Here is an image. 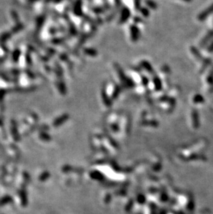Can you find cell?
Returning <instances> with one entry per match:
<instances>
[{
  "label": "cell",
  "mask_w": 213,
  "mask_h": 214,
  "mask_svg": "<svg viewBox=\"0 0 213 214\" xmlns=\"http://www.w3.org/2000/svg\"><path fill=\"white\" fill-rule=\"evenodd\" d=\"M194 101L195 103H201V102H204V98L201 95H196L194 97Z\"/></svg>",
  "instance_id": "cell-12"
},
{
  "label": "cell",
  "mask_w": 213,
  "mask_h": 214,
  "mask_svg": "<svg viewBox=\"0 0 213 214\" xmlns=\"http://www.w3.org/2000/svg\"><path fill=\"white\" fill-rule=\"evenodd\" d=\"M141 65L143 68H145L148 72H150V73L153 72V69H152V66L150 65V64L148 62H147V61H142L141 62Z\"/></svg>",
  "instance_id": "cell-7"
},
{
  "label": "cell",
  "mask_w": 213,
  "mask_h": 214,
  "mask_svg": "<svg viewBox=\"0 0 213 214\" xmlns=\"http://www.w3.org/2000/svg\"><path fill=\"white\" fill-rule=\"evenodd\" d=\"M140 12H141V14L143 15L144 17H146V18H147L150 15V11L148 10L147 8H140Z\"/></svg>",
  "instance_id": "cell-11"
},
{
  "label": "cell",
  "mask_w": 213,
  "mask_h": 214,
  "mask_svg": "<svg viewBox=\"0 0 213 214\" xmlns=\"http://www.w3.org/2000/svg\"><path fill=\"white\" fill-rule=\"evenodd\" d=\"M154 86H155L156 90H157V91L161 90L162 83H161V81H160V79L158 78V76H155V78H154Z\"/></svg>",
  "instance_id": "cell-5"
},
{
  "label": "cell",
  "mask_w": 213,
  "mask_h": 214,
  "mask_svg": "<svg viewBox=\"0 0 213 214\" xmlns=\"http://www.w3.org/2000/svg\"><path fill=\"white\" fill-rule=\"evenodd\" d=\"M135 1V6L136 8H139L140 6V1L141 0H134Z\"/></svg>",
  "instance_id": "cell-15"
},
{
  "label": "cell",
  "mask_w": 213,
  "mask_h": 214,
  "mask_svg": "<svg viewBox=\"0 0 213 214\" xmlns=\"http://www.w3.org/2000/svg\"><path fill=\"white\" fill-rule=\"evenodd\" d=\"M212 37H213V31H210V32L208 33V34L204 37L203 40L201 41V47H204V46L206 45V43L210 40V39H211Z\"/></svg>",
  "instance_id": "cell-6"
},
{
  "label": "cell",
  "mask_w": 213,
  "mask_h": 214,
  "mask_svg": "<svg viewBox=\"0 0 213 214\" xmlns=\"http://www.w3.org/2000/svg\"><path fill=\"white\" fill-rule=\"evenodd\" d=\"M183 1H191V0H183Z\"/></svg>",
  "instance_id": "cell-17"
},
{
  "label": "cell",
  "mask_w": 213,
  "mask_h": 214,
  "mask_svg": "<svg viewBox=\"0 0 213 214\" xmlns=\"http://www.w3.org/2000/svg\"><path fill=\"white\" fill-rule=\"evenodd\" d=\"M212 12H213V4H212L210 7H208L207 9H206L204 11L201 12V13L199 14V17H198V18H199V20L201 21L204 20L205 19H206L208 16H209V15L212 13Z\"/></svg>",
  "instance_id": "cell-3"
},
{
  "label": "cell",
  "mask_w": 213,
  "mask_h": 214,
  "mask_svg": "<svg viewBox=\"0 0 213 214\" xmlns=\"http://www.w3.org/2000/svg\"><path fill=\"white\" fill-rule=\"evenodd\" d=\"M130 10L127 7H124L123 8L122 12H121V16L120 19L119 20V23L120 24H123V23H125L128 20V19L130 18Z\"/></svg>",
  "instance_id": "cell-2"
},
{
  "label": "cell",
  "mask_w": 213,
  "mask_h": 214,
  "mask_svg": "<svg viewBox=\"0 0 213 214\" xmlns=\"http://www.w3.org/2000/svg\"><path fill=\"white\" fill-rule=\"evenodd\" d=\"M143 83L144 85H148V80L147 78H145V77H143Z\"/></svg>",
  "instance_id": "cell-14"
},
{
  "label": "cell",
  "mask_w": 213,
  "mask_h": 214,
  "mask_svg": "<svg viewBox=\"0 0 213 214\" xmlns=\"http://www.w3.org/2000/svg\"><path fill=\"white\" fill-rule=\"evenodd\" d=\"M93 11L95 12L96 13H101V12H103V8H100V7H96V8H93Z\"/></svg>",
  "instance_id": "cell-13"
},
{
  "label": "cell",
  "mask_w": 213,
  "mask_h": 214,
  "mask_svg": "<svg viewBox=\"0 0 213 214\" xmlns=\"http://www.w3.org/2000/svg\"><path fill=\"white\" fill-rule=\"evenodd\" d=\"M85 53H86L87 56H91V57H96L98 55V51L94 49H90V48H87L84 50Z\"/></svg>",
  "instance_id": "cell-4"
},
{
  "label": "cell",
  "mask_w": 213,
  "mask_h": 214,
  "mask_svg": "<svg viewBox=\"0 0 213 214\" xmlns=\"http://www.w3.org/2000/svg\"><path fill=\"white\" fill-rule=\"evenodd\" d=\"M130 34L131 40L133 42L139 40L140 37V31L136 25H131L130 26Z\"/></svg>",
  "instance_id": "cell-1"
},
{
  "label": "cell",
  "mask_w": 213,
  "mask_h": 214,
  "mask_svg": "<svg viewBox=\"0 0 213 214\" xmlns=\"http://www.w3.org/2000/svg\"><path fill=\"white\" fill-rule=\"evenodd\" d=\"M75 6H76L75 7V10L78 11V15L82 13V1H81V0H78L76 1Z\"/></svg>",
  "instance_id": "cell-9"
},
{
  "label": "cell",
  "mask_w": 213,
  "mask_h": 214,
  "mask_svg": "<svg viewBox=\"0 0 213 214\" xmlns=\"http://www.w3.org/2000/svg\"><path fill=\"white\" fill-rule=\"evenodd\" d=\"M208 51H210V52H212V51H213V43L209 47H208Z\"/></svg>",
  "instance_id": "cell-16"
},
{
  "label": "cell",
  "mask_w": 213,
  "mask_h": 214,
  "mask_svg": "<svg viewBox=\"0 0 213 214\" xmlns=\"http://www.w3.org/2000/svg\"><path fill=\"white\" fill-rule=\"evenodd\" d=\"M145 4L148 7H150L152 9H156L157 8V4H156L155 1H152V0H145Z\"/></svg>",
  "instance_id": "cell-8"
},
{
  "label": "cell",
  "mask_w": 213,
  "mask_h": 214,
  "mask_svg": "<svg viewBox=\"0 0 213 214\" xmlns=\"http://www.w3.org/2000/svg\"><path fill=\"white\" fill-rule=\"evenodd\" d=\"M102 96H103V99H104V102H105V104H107V105L110 104L111 101L109 100V96H107V93H106L105 89H103V90L102 91Z\"/></svg>",
  "instance_id": "cell-10"
}]
</instances>
